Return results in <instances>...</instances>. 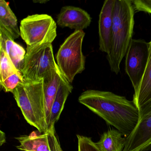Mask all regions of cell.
I'll return each instance as SVG.
<instances>
[{
    "mask_svg": "<svg viewBox=\"0 0 151 151\" xmlns=\"http://www.w3.org/2000/svg\"><path fill=\"white\" fill-rule=\"evenodd\" d=\"M85 36L83 30H75L61 45L56 55L57 66L70 83L85 69L86 57L82 52Z\"/></svg>",
    "mask_w": 151,
    "mask_h": 151,
    "instance_id": "cell-4",
    "label": "cell"
},
{
    "mask_svg": "<svg viewBox=\"0 0 151 151\" xmlns=\"http://www.w3.org/2000/svg\"><path fill=\"white\" fill-rule=\"evenodd\" d=\"M149 43L144 40L132 39L125 55V70L134 92L138 89L147 65Z\"/></svg>",
    "mask_w": 151,
    "mask_h": 151,
    "instance_id": "cell-7",
    "label": "cell"
},
{
    "mask_svg": "<svg viewBox=\"0 0 151 151\" xmlns=\"http://www.w3.org/2000/svg\"><path fill=\"white\" fill-rule=\"evenodd\" d=\"M115 0H106L100 13L99 21V49L109 54L111 48L113 11Z\"/></svg>",
    "mask_w": 151,
    "mask_h": 151,
    "instance_id": "cell-9",
    "label": "cell"
},
{
    "mask_svg": "<svg viewBox=\"0 0 151 151\" xmlns=\"http://www.w3.org/2000/svg\"><path fill=\"white\" fill-rule=\"evenodd\" d=\"M134 12L132 1L115 0L113 11L111 48L106 58L111 71L116 75L120 72V64L132 40Z\"/></svg>",
    "mask_w": 151,
    "mask_h": 151,
    "instance_id": "cell-2",
    "label": "cell"
},
{
    "mask_svg": "<svg viewBox=\"0 0 151 151\" xmlns=\"http://www.w3.org/2000/svg\"></svg>",
    "mask_w": 151,
    "mask_h": 151,
    "instance_id": "cell-24",
    "label": "cell"
},
{
    "mask_svg": "<svg viewBox=\"0 0 151 151\" xmlns=\"http://www.w3.org/2000/svg\"><path fill=\"white\" fill-rule=\"evenodd\" d=\"M116 129H109L101 135L96 143L100 151H123L125 144V137Z\"/></svg>",
    "mask_w": 151,
    "mask_h": 151,
    "instance_id": "cell-17",
    "label": "cell"
},
{
    "mask_svg": "<svg viewBox=\"0 0 151 151\" xmlns=\"http://www.w3.org/2000/svg\"><path fill=\"white\" fill-rule=\"evenodd\" d=\"M6 141V136L5 132L0 131V145L2 146Z\"/></svg>",
    "mask_w": 151,
    "mask_h": 151,
    "instance_id": "cell-23",
    "label": "cell"
},
{
    "mask_svg": "<svg viewBox=\"0 0 151 151\" xmlns=\"http://www.w3.org/2000/svg\"><path fill=\"white\" fill-rule=\"evenodd\" d=\"M137 126L128 137L123 151H146L151 149V100L139 109Z\"/></svg>",
    "mask_w": 151,
    "mask_h": 151,
    "instance_id": "cell-8",
    "label": "cell"
},
{
    "mask_svg": "<svg viewBox=\"0 0 151 151\" xmlns=\"http://www.w3.org/2000/svg\"><path fill=\"white\" fill-rule=\"evenodd\" d=\"M0 30L5 32L14 40L21 36L17 18L8 2L5 0L0 1Z\"/></svg>",
    "mask_w": 151,
    "mask_h": 151,
    "instance_id": "cell-15",
    "label": "cell"
},
{
    "mask_svg": "<svg viewBox=\"0 0 151 151\" xmlns=\"http://www.w3.org/2000/svg\"><path fill=\"white\" fill-rule=\"evenodd\" d=\"M57 67L52 43L27 47L22 70L24 81L33 82L42 80Z\"/></svg>",
    "mask_w": 151,
    "mask_h": 151,
    "instance_id": "cell-5",
    "label": "cell"
},
{
    "mask_svg": "<svg viewBox=\"0 0 151 151\" xmlns=\"http://www.w3.org/2000/svg\"><path fill=\"white\" fill-rule=\"evenodd\" d=\"M57 24L52 17L45 14L28 16L20 23L21 37L27 47L52 43L57 36Z\"/></svg>",
    "mask_w": 151,
    "mask_h": 151,
    "instance_id": "cell-6",
    "label": "cell"
},
{
    "mask_svg": "<svg viewBox=\"0 0 151 151\" xmlns=\"http://www.w3.org/2000/svg\"><path fill=\"white\" fill-rule=\"evenodd\" d=\"M63 77L57 67L43 79L45 116L48 132L51 109Z\"/></svg>",
    "mask_w": 151,
    "mask_h": 151,
    "instance_id": "cell-12",
    "label": "cell"
},
{
    "mask_svg": "<svg viewBox=\"0 0 151 151\" xmlns=\"http://www.w3.org/2000/svg\"><path fill=\"white\" fill-rule=\"evenodd\" d=\"M78 101L114 126L125 137L132 133L139 119V110L133 101L109 91L88 90Z\"/></svg>",
    "mask_w": 151,
    "mask_h": 151,
    "instance_id": "cell-1",
    "label": "cell"
},
{
    "mask_svg": "<svg viewBox=\"0 0 151 151\" xmlns=\"http://www.w3.org/2000/svg\"><path fill=\"white\" fill-rule=\"evenodd\" d=\"M24 81L22 72L18 71L0 83L1 89L6 92L12 93L18 85Z\"/></svg>",
    "mask_w": 151,
    "mask_h": 151,
    "instance_id": "cell-19",
    "label": "cell"
},
{
    "mask_svg": "<svg viewBox=\"0 0 151 151\" xmlns=\"http://www.w3.org/2000/svg\"><path fill=\"white\" fill-rule=\"evenodd\" d=\"M91 20L90 14L84 9L73 6H65L62 8L57 16V24L62 28L83 30L90 26Z\"/></svg>",
    "mask_w": 151,
    "mask_h": 151,
    "instance_id": "cell-10",
    "label": "cell"
},
{
    "mask_svg": "<svg viewBox=\"0 0 151 151\" xmlns=\"http://www.w3.org/2000/svg\"><path fill=\"white\" fill-rule=\"evenodd\" d=\"M53 139L55 151H63L61 147L59 138L58 136L56 135V132L54 134Z\"/></svg>",
    "mask_w": 151,
    "mask_h": 151,
    "instance_id": "cell-22",
    "label": "cell"
},
{
    "mask_svg": "<svg viewBox=\"0 0 151 151\" xmlns=\"http://www.w3.org/2000/svg\"><path fill=\"white\" fill-rule=\"evenodd\" d=\"M0 83L20 71L17 70L9 56L2 48H0Z\"/></svg>",
    "mask_w": 151,
    "mask_h": 151,
    "instance_id": "cell-18",
    "label": "cell"
},
{
    "mask_svg": "<svg viewBox=\"0 0 151 151\" xmlns=\"http://www.w3.org/2000/svg\"><path fill=\"white\" fill-rule=\"evenodd\" d=\"M36 132L15 137L20 144L17 148L22 151H55L53 135L55 131L40 134Z\"/></svg>",
    "mask_w": 151,
    "mask_h": 151,
    "instance_id": "cell-11",
    "label": "cell"
},
{
    "mask_svg": "<svg viewBox=\"0 0 151 151\" xmlns=\"http://www.w3.org/2000/svg\"><path fill=\"white\" fill-rule=\"evenodd\" d=\"M0 48L6 53L17 70L22 72L26 51L1 30H0Z\"/></svg>",
    "mask_w": 151,
    "mask_h": 151,
    "instance_id": "cell-14",
    "label": "cell"
},
{
    "mask_svg": "<svg viewBox=\"0 0 151 151\" xmlns=\"http://www.w3.org/2000/svg\"><path fill=\"white\" fill-rule=\"evenodd\" d=\"M149 43L147 65L139 87L133 95V101L138 109L151 100V41Z\"/></svg>",
    "mask_w": 151,
    "mask_h": 151,
    "instance_id": "cell-16",
    "label": "cell"
},
{
    "mask_svg": "<svg viewBox=\"0 0 151 151\" xmlns=\"http://www.w3.org/2000/svg\"><path fill=\"white\" fill-rule=\"evenodd\" d=\"M132 1L137 11L151 14V0H134Z\"/></svg>",
    "mask_w": 151,
    "mask_h": 151,
    "instance_id": "cell-21",
    "label": "cell"
},
{
    "mask_svg": "<svg viewBox=\"0 0 151 151\" xmlns=\"http://www.w3.org/2000/svg\"><path fill=\"white\" fill-rule=\"evenodd\" d=\"M12 93L27 122L40 133L48 132L45 116L43 79L24 81Z\"/></svg>",
    "mask_w": 151,
    "mask_h": 151,
    "instance_id": "cell-3",
    "label": "cell"
},
{
    "mask_svg": "<svg viewBox=\"0 0 151 151\" xmlns=\"http://www.w3.org/2000/svg\"><path fill=\"white\" fill-rule=\"evenodd\" d=\"M73 88L71 83L63 77L51 109L48 132L55 131V124L60 119L66 100L69 95L72 92Z\"/></svg>",
    "mask_w": 151,
    "mask_h": 151,
    "instance_id": "cell-13",
    "label": "cell"
},
{
    "mask_svg": "<svg viewBox=\"0 0 151 151\" xmlns=\"http://www.w3.org/2000/svg\"><path fill=\"white\" fill-rule=\"evenodd\" d=\"M78 151H100L91 138L82 135H77Z\"/></svg>",
    "mask_w": 151,
    "mask_h": 151,
    "instance_id": "cell-20",
    "label": "cell"
}]
</instances>
